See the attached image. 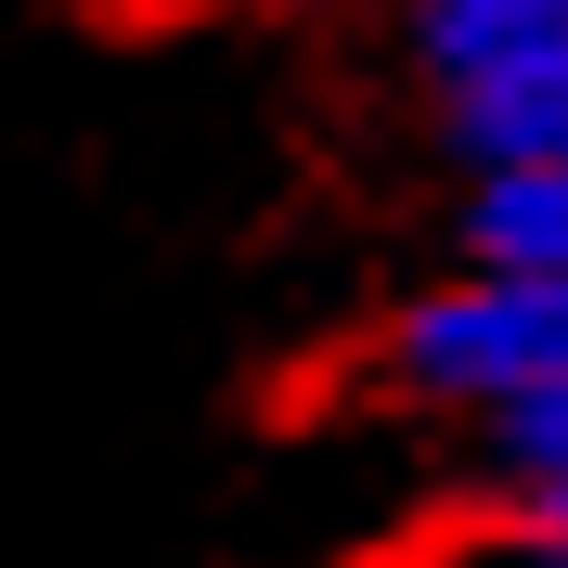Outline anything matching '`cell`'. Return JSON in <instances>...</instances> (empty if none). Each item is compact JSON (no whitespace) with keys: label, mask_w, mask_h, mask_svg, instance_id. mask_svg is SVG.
Masks as SVG:
<instances>
[{"label":"cell","mask_w":568,"mask_h":568,"mask_svg":"<svg viewBox=\"0 0 568 568\" xmlns=\"http://www.w3.org/2000/svg\"><path fill=\"white\" fill-rule=\"evenodd\" d=\"M530 388H568V272L517 258H439L414 297L362 323V400L414 426L504 414Z\"/></svg>","instance_id":"obj_1"},{"label":"cell","mask_w":568,"mask_h":568,"mask_svg":"<svg viewBox=\"0 0 568 568\" xmlns=\"http://www.w3.org/2000/svg\"><path fill=\"white\" fill-rule=\"evenodd\" d=\"M400 65L453 169L568 155V0H400Z\"/></svg>","instance_id":"obj_2"},{"label":"cell","mask_w":568,"mask_h":568,"mask_svg":"<svg viewBox=\"0 0 568 568\" xmlns=\"http://www.w3.org/2000/svg\"><path fill=\"white\" fill-rule=\"evenodd\" d=\"M465 465V517L504 542V556H568V388H530L504 414L453 426Z\"/></svg>","instance_id":"obj_3"},{"label":"cell","mask_w":568,"mask_h":568,"mask_svg":"<svg viewBox=\"0 0 568 568\" xmlns=\"http://www.w3.org/2000/svg\"><path fill=\"white\" fill-rule=\"evenodd\" d=\"M439 246H453V258H517V272H568V155H504V169H453Z\"/></svg>","instance_id":"obj_4"},{"label":"cell","mask_w":568,"mask_h":568,"mask_svg":"<svg viewBox=\"0 0 568 568\" xmlns=\"http://www.w3.org/2000/svg\"><path fill=\"white\" fill-rule=\"evenodd\" d=\"M530 568H568V556H530Z\"/></svg>","instance_id":"obj_5"}]
</instances>
